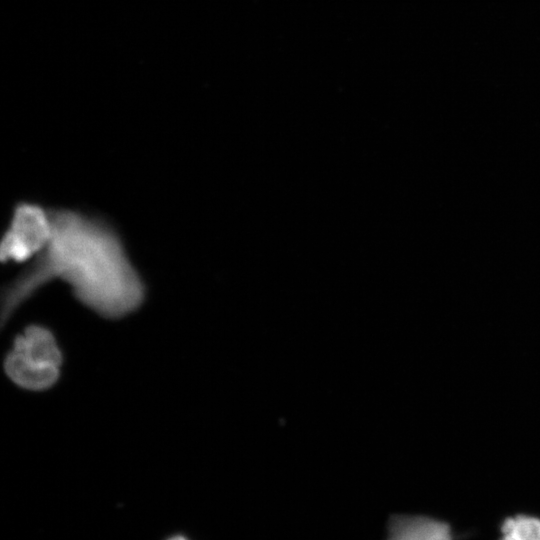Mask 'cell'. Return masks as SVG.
Here are the masks:
<instances>
[{"label": "cell", "mask_w": 540, "mask_h": 540, "mask_svg": "<svg viewBox=\"0 0 540 540\" xmlns=\"http://www.w3.org/2000/svg\"><path fill=\"white\" fill-rule=\"evenodd\" d=\"M5 371L18 386L44 390L55 384L60 366L12 350L5 359Z\"/></svg>", "instance_id": "3"}, {"label": "cell", "mask_w": 540, "mask_h": 540, "mask_svg": "<svg viewBox=\"0 0 540 540\" xmlns=\"http://www.w3.org/2000/svg\"><path fill=\"white\" fill-rule=\"evenodd\" d=\"M499 540H540V518L517 514L505 518L500 525Z\"/></svg>", "instance_id": "6"}, {"label": "cell", "mask_w": 540, "mask_h": 540, "mask_svg": "<svg viewBox=\"0 0 540 540\" xmlns=\"http://www.w3.org/2000/svg\"><path fill=\"white\" fill-rule=\"evenodd\" d=\"M13 350L58 366L62 363V354L55 337L41 326H31L18 335Z\"/></svg>", "instance_id": "5"}, {"label": "cell", "mask_w": 540, "mask_h": 540, "mask_svg": "<svg viewBox=\"0 0 540 540\" xmlns=\"http://www.w3.org/2000/svg\"><path fill=\"white\" fill-rule=\"evenodd\" d=\"M165 540H189V539L182 534H174L167 537Z\"/></svg>", "instance_id": "7"}, {"label": "cell", "mask_w": 540, "mask_h": 540, "mask_svg": "<svg viewBox=\"0 0 540 540\" xmlns=\"http://www.w3.org/2000/svg\"><path fill=\"white\" fill-rule=\"evenodd\" d=\"M51 234V208L32 201L17 202L1 240L2 262L32 261L46 247Z\"/></svg>", "instance_id": "2"}, {"label": "cell", "mask_w": 540, "mask_h": 540, "mask_svg": "<svg viewBox=\"0 0 540 540\" xmlns=\"http://www.w3.org/2000/svg\"><path fill=\"white\" fill-rule=\"evenodd\" d=\"M52 234L43 251L3 290L1 321L53 280L66 283L87 308L109 319L135 311L145 285L123 240L104 219L51 208Z\"/></svg>", "instance_id": "1"}, {"label": "cell", "mask_w": 540, "mask_h": 540, "mask_svg": "<svg viewBox=\"0 0 540 540\" xmlns=\"http://www.w3.org/2000/svg\"><path fill=\"white\" fill-rule=\"evenodd\" d=\"M386 540H455L449 523L424 515H393Z\"/></svg>", "instance_id": "4"}]
</instances>
